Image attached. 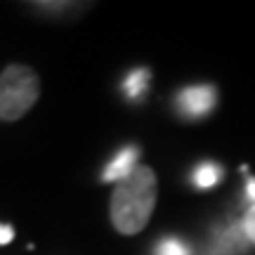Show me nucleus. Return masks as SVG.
<instances>
[{"mask_svg":"<svg viewBox=\"0 0 255 255\" xmlns=\"http://www.w3.org/2000/svg\"><path fill=\"white\" fill-rule=\"evenodd\" d=\"M156 208V173L149 165H137L128 180L114 187L109 203L111 225L123 237H132L146 227Z\"/></svg>","mask_w":255,"mask_h":255,"instance_id":"obj_1","label":"nucleus"},{"mask_svg":"<svg viewBox=\"0 0 255 255\" xmlns=\"http://www.w3.org/2000/svg\"><path fill=\"white\" fill-rule=\"evenodd\" d=\"M40 97L38 73L28 64H9L0 73V121H19Z\"/></svg>","mask_w":255,"mask_h":255,"instance_id":"obj_2","label":"nucleus"},{"mask_svg":"<svg viewBox=\"0 0 255 255\" xmlns=\"http://www.w3.org/2000/svg\"><path fill=\"white\" fill-rule=\"evenodd\" d=\"M218 92L210 83H199V85H187L175 95V109L189 121L206 119L210 111L215 109Z\"/></svg>","mask_w":255,"mask_h":255,"instance_id":"obj_3","label":"nucleus"},{"mask_svg":"<svg viewBox=\"0 0 255 255\" xmlns=\"http://www.w3.org/2000/svg\"><path fill=\"white\" fill-rule=\"evenodd\" d=\"M137 158H139V149H137L135 144H128L123 146L119 154L111 158L109 163H107V168L102 170V182H123V180H128L130 175L137 170Z\"/></svg>","mask_w":255,"mask_h":255,"instance_id":"obj_4","label":"nucleus"},{"mask_svg":"<svg viewBox=\"0 0 255 255\" xmlns=\"http://www.w3.org/2000/svg\"><path fill=\"white\" fill-rule=\"evenodd\" d=\"M149 83H151V71L146 66H137L126 76L123 81V92L130 102H137L144 97V92L149 90Z\"/></svg>","mask_w":255,"mask_h":255,"instance_id":"obj_5","label":"nucleus"},{"mask_svg":"<svg viewBox=\"0 0 255 255\" xmlns=\"http://www.w3.org/2000/svg\"><path fill=\"white\" fill-rule=\"evenodd\" d=\"M220 180H222V165L215 163V161H203L191 173V182H194V187H199V189H210Z\"/></svg>","mask_w":255,"mask_h":255,"instance_id":"obj_6","label":"nucleus"},{"mask_svg":"<svg viewBox=\"0 0 255 255\" xmlns=\"http://www.w3.org/2000/svg\"><path fill=\"white\" fill-rule=\"evenodd\" d=\"M154 255H191V246L180 237H163L156 244Z\"/></svg>","mask_w":255,"mask_h":255,"instance_id":"obj_7","label":"nucleus"},{"mask_svg":"<svg viewBox=\"0 0 255 255\" xmlns=\"http://www.w3.org/2000/svg\"><path fill=\"white\" fill-rule=\"evenodd\" d=\"M31 7H36L40 14H62L66 9L83 7V5H76V2H31Z\"/></svg>","mask_w":255,"mask_h":255,"instance_id":"obj_8","label":"nucleus"},{"mask_svg":"<svg viewBox=\"0 0 255 255\" xmlns=\"http://www.w3.org/2000/svg\"><path fill=\"white\" fill-rule=\"evenodd\" d=\"M241 227H244V234H246V239L251 241V244H255V206H251L246 213V218H244V222H241Z\"/></svg>","mask_w":255,"mask_h":255,"instance_id":"obj_9","label":"nucleus"},{"mask_svg":"<svg viewBox=\"0 0 255 255\" xmlns=\"http://www.w3.org/2000/svg\"><path fill=\"white\" fill-rule=\"evenodd\" d=\"M12 239H14V229L5 225V222H0V246H7L12 244Z\"/></svg>","mask_w":255,"mask_h":255,"instance_id":"obj_10","label":"nucleus"},{"mask_svg":"<svg viewBox=\"0 0 255 255\" xmlns=\"http://www.w3.org/2000/svg\"><path fill=\"white\" fill-rule=\"evenodd\" d=\"M246 194H248V199L253 201V206H255V177H248V184H246Z\"/></svg>","mask_w":255,"mask_h":255,"instance_id":"obj_11","label":"nucleus"}]
</instances>
